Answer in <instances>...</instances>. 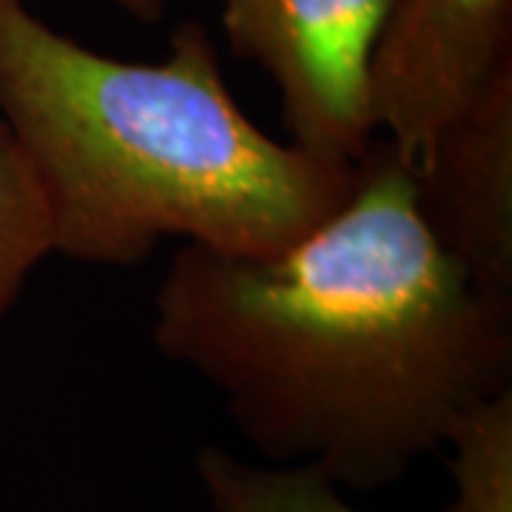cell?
Returning <instances> with one entry per match:
<instances>
[{
    "label": "cell",
    "instance_id": "1",
    "mask_svg": "<svg viewBox=\"0 0 512 512\" xmlns=\"http://www.w3.org/2000/svg\"><path fill=\"white\" fill-rule=\"evenodd\" d=\"M151 336L268 464L359 493L396 484L467 404L512 384V302L441 251L413 165L387 140L370 143L348 200L291 245H180Z\"/></svg>",
    "mask_w": 512,
    "mask_h": 512
},
{
    "label": "cell",
    "instance_id": "2",
    "mask_svg": "<svg viewBox=\"0 0 512 512\" xmlns=\"http://www.w3.org/2000/svg\"><path fill=\"white\" fill-rule=\"evenodd\" d=\"M0 120L46 194L55 254L80 265H143L163 239L271 254L328 220L359 174L256 126L197 20L163 60L134 63L0 0Z\"/></svg>",
    "mask_w": 512,
    "mask_h": 512
},
{
    "label": "cell",
    "instance_id": "3",
    "mask_svg": "<svg viewBox=\"0 0 512 512\" xmlns=\"http://www.w3.org/2000/svg\"><path fill=\"white\" fill-rule=\"evenodd\" d=\"M396 0H220L242 60L274 80L293 146L359 163L376 140L373 60Z\"/></svg>",
    "mask_w": 512,
    "mask_h": 512
},
{
    "label": "cell",
    "instance_id": "4",
    "mask_svg": "<svg viewBox=\"0 0 512 512\" xmlns=\"http://www.w3.org/2000/svg\"><path fill=\"white\" fill-rule=\"evenodd\" d=\"M512 66V0H396L373 60V123L413 165Z\"/></svg>",
    "mask_w": 512,
    "mask_h": 512
},
{
    "label": "cell",
    "instance_id": "5",
    "mask_svg": "<svg viewBox=\"0 0 512 512\" xmlns=\"http://www.w3.org/2000/svg\"><path fill=\"white\" fill-rule=\"evenodd\" d=\"M413 174L441 251L481 291L512 302V66L441 128Z\"/></svg>",
    "mask_w": 512,
    "mask_h": 512
},
{
    "label": "cell",
    "instance_id": "6",
    "mask_svg": "<svg viewBox=\"0 0 512 512\" xmlns=\"http://www.w3.org/2000/svg\"><path fill=\"white\" fill-rule=\"evenodd\" d=\"M194 467L211 512H362L336 481L302 464H254L208 444ZM441 512L467 510L453 501Z\"/></svg>",
    "mask_w": 512,
    "mask_h": 512
},
{
    "label": "cell",
    "instance_id": "7",
    "mask_svg": "<svg viewBox=\"0 0 512 512\" xmlns=\"http://www.w3.org/2000/svg\"><path fill=\"white\" fill-rule=\"evenodd\" d=\"M441 447H450L456 501L467 512H512V384L467 404Z\"/></svg>",
    "mask_w": 512,
    "mask_h": 512
},
{
    "label": "cell",
    "instance_id": "8",
    "mask_svg": "<svg viewBox=\"0 0 512 512\" xmlns=\"http://www.w3.org/2000/svg\"><path fill=\"white\" fill-rule=\"evenodd\" d=\"M52 254L55 234L46 194L15 134L0 120V322Z\"/></svg>",
    "mask_w": 512,
    "mask_h": 512
},
{
    "label": "cell",
    "instance_id": "9",
    "mask_svg": "<svg viewBox=\"0 0 512 512\" xmlns=\"http://www.w3.org/2000/svg\"><path fill=\"white\" fill-rule=\"evenodd\" d=\"M26 3H32V0H26ZM109 3L123 9L131 18L143 20V23L160 20L165 15V9H168V0H109Z\"/></svg>",
    "mask_w": 512,
    "mask_h": 512
}]
</instances>
